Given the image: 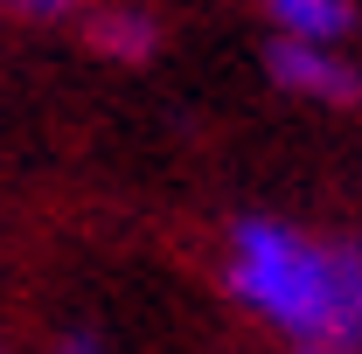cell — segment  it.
<instances>
[{"instance_id": "5b68a950", "label": "cell", "mask_w": 362, "mask_h": 354, "mask_svg": "<svg viewBox=\"0 0 362 354\" xmlns=\"http://www.w3.org/2000/svg\"><path fill=\"white\" fill-rule=\"evenodd\" d=\"M0 7H14V14H28V21H56V14H77L84 0H0Z\"/></svg>"}, {"instance_id": "277c9868", "label": "cell", "mask_w": 362, "mask_h": 354, "mask_svg": "<svg viewBox=\"0 0 362 354\" xmlns=\"http://www.w3.org/2000/svg\"><path fill=\"white\" fill-rule=\"evenodd\" d=\"M84 42L112 63H146L160 49V21L146 7H126V0H105V7H84Z\"/></svg>"}, {"instance_id": "7a4b0ae2", "label": "cell", "mask_w": 362, "mask_h": 354, "mask_svg": "<svg viewBox=\"0 0 362 354\" xmlns=\"http://www.w3.org/2000/svg\"><path fill=\"white\" fill-rule=\"evenodd\" d=\"M265 77L307 104H334L349 111L362 104V70L349 63V49H300V42H265Z\"/></svg>"}, {"instance_id": "3957f363", "label": "cell", "mask_w": 362, "mask_h": 354, "mask_svg": "<svg viewBox=\"0 0 362 354\" xmlns=\"http://www.w3.org/2000/svg\"><path fill=\"white\" fill-rule=\"evenodd\" d=\"M272 42L300 49H341L356 35V0H265Z\"/></svg>"}, {"instance_id": "6da1fadb", "label": "cell", "mask_w": 362, "mask_h": 354, "mask_svg": "<svg viewBox=\"0 0 362 354\" xmlns=\"http://www.w3.org/2000/svg\"><path fill=\"white\" fill-rule=\"evenodd\" d=\"M223 285L272 334L307 348H362V236H320L279 216H244L223 250Z\"/></svg>"}, {"instance_id": "52a82bcc", "label": "cell", "mask_w": 362, "mask_h": 354, "mask_svg": "<svg viewBox=\"0 0 362 354\" xmlns=\"http://www.w3.org/2000/svg\"><path fill=\"white\" fill-rule=\"evenodd\" d=\"M307 354H362V348H307Z\"/></svg>"}, {"instance_id": "8992f818", "label": "cell", "mask_w": 362, "mask_h": 354, "mask_svg": "<svg viewBox=\"0 0 362 354\" xmlns=\"http://www.w3.org/2000/svg\"><path fill=\"white\" fill-rule=\"evenodd\" d=\"M56 354H105V348H98L90 334H70V341H56Z\"/></svg>"}]
</instances>
